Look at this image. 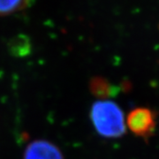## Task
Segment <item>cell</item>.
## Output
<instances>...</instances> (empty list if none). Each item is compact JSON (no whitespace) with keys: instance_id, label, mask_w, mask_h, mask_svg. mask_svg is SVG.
Returning a JSON list of instances; mask_svg holds the SVG:
<instances>
[{"instance_id":"cell-3","label":"cell","mask_w":159,"mask_h":159,"mask_svg":"<svg viewBox=\"0 0 159 159\" xmlns=\"http://www.w3.org/2000/svg\"><path fill=\"white\" fill-rule=\"evenodd\" d=\"M23 159H65L59 148L46 140H34L24 152Z\"/></svg>"},{"instance_id":"cell-4","label":"cell","mask_w":159,"mask_h":159,"mask_svg":"<svg viewBox=\"0 0 159 159\" xmlns=\"http://www.w3.org/2000/svg\"><path fill=\"white\" fill-rule=\"evenodd\" d=\"M89 90L91 94L101 100H106L108 97L115 95L116 88L110 81L101 76H95L89 80Z\"/></svg>"},{"instance_id":"cell-2","label":"cell","mask_w":159,"mask_h":159,"mask_svg":"<svg viewBox=\"0 0 159 159\" xmlns=\"http://www.w3.org/2000/svg\"><path fill=\"white\" fill-rule=\"evenodd\" d=\"M126 125L137 136L148 137L155 129V116L149 109L136 108L128 114Z\"/></svg>"},{"instance_id":"cell-5","label":"cell","mask_w":159,"mask_h":159,"mask_svg":"<svg viewBox=\"0 0 159 159\" xmlns=\"http://www.w3.org/2000/svg\"><path fill=\"white\" fill-rule=\"evenodd\" d=\"M8 51L10 54L17 57L29 56L32 51L31 41L24 34H19L11 38L8 43Z\"/></svg>"},{"instance_id":"cell-1","label":"cell","mask_w":159,"mask_h":159,"mask_svg":"<svg viewBox=\"0 0 159 159\" xmlns=\"http://www.w3.org/2000/svg\"><path fill=\"white\" fill-rule=\"evenodd\" d=\"M89 117L96 131L104 138H119L125 133L124 113L112 101L99 100L94 102Z\"/></svg>"},{"instance_id":"cell-6","label":"cell","mask_w":159,"mask_h":159,"mask_svg":"<svg viewBox=\"0 0 159 159\" xmlns=\"http://www.w3.org/2000/svg\"><path fill=\"white\" fill-rule=\"evenodd\" d=\"M34 0H0V16H7L23 11L31 6Z\"/></svg>"}]
</instances>
